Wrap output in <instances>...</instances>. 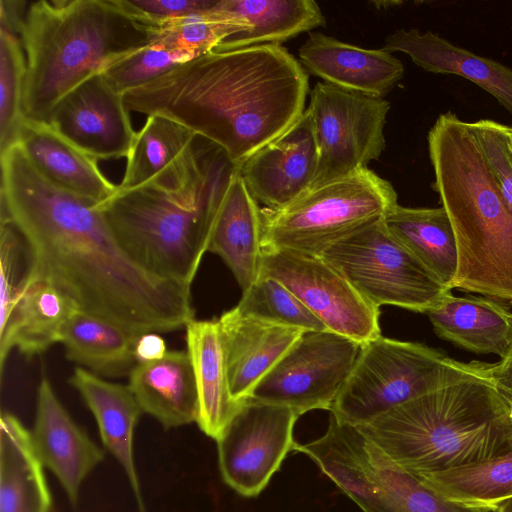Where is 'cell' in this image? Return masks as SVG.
I'll list each match as a JSON object with an SVG mask.
<instances>
[{
	"label": "cell",
	"instance_id": "1",
	"mask_svg": "<svg viewBox=\"0 0 512 512\" xmlns=\"http://www.w3.org/2000/svg\"><path fill=\"white\" fill-rule=\"evenodd\" d=\"M0 155L1 221L21 235L29 277L134 335L175 331L194 319L191 285L139 265L95 202L45 179L18 143Z\"/></svg>",
	"mask_w": 512,
	"mask_h": 512
},
{
	"label": "cell",
	"instance_id": "2",
	"mask_svg": "<svg viewBox=\"0 0 512 512\" xmlns=\"http://www.w3.org/2000/svg\"><path fill=\"white\" fill-rule=\"evenodd\" d=\"M308 74L281 45L213 49L123 94L129 111L161 115L220 146L239 169L303 114Z\"/></svg>",
	"mask_w": 512,
	"mask_h": 512
},
{
	"label": "cell",
	"instance_id": "3",
	"mask_svg": "<svg viewBox=\"0 0 512 512\" xmlns=\"http://www.w3.org/2000/svg\"><path fill=\"white\" fill-rule=\"evenodd\" d=\"M237 169L220 146L196 134L150 180L132 189H118L97 208L139 265L191 285Z\"/></svg>",
	"mask_w": 512,
	"mask_h": 512
},
{
	"label": "cell",
	"instance_id": "4",
	"mask_svg": "<svg viewBox=\"0 0 512 512\" xmlns=\"http://www.w3.org/2000/svg\"><path fill=\"white\" fill-rule=\"evenodd\" d=\"M417 477L475 464L512 450V403L490 373L464 378L355 426Z\"/></svg>",
	"mask_w": 512,
	"mask_h": 512
},
{
	"label": "cell",
	"instance_id": "5",
	"mask_svg": "<svg viewBox=\"0 0 512 512\" xmlns=\"http://www.w3.org/2000/svg\"><path fill=\"white\" fill-rule=\"evenodd\" d=\"M437 192L455 236L452 289L512 305V211L478 144L471 122L446 112L428 133Z\"/></svg>",
	"mask_w": 512,
	"mask_h": 512
},
{
	"label": "cell",
	"instance_id": "6",
	"mask_svg": "<svg viewBox=\"0 0 512 512\" xmlns=\"http://www.w3.org/2000/svg\"><path fill=\"white\" fill-rule=\"evenodd\" d=\"M26 56L23 114L47 123L68 92L109 64L154 39V26L123 0L31 2L20 29Z\"/></svg>",
	"mask_w": 512,
	"mask_h": 512
},
{
	"label": "cell",
	"instance_id": "7",
	"mask_svg": "<svg viewBox=\"0 0 512 512\" xmlns=\"http://www.w3.org/2000/svg\"><path fill=\"white\" fill-rule=\"evenodd\" d=\"M489 374V363H463L417 342L383 337L362 344L329 412L353 426L446 384Z\"/></svg>",
	"mask_w": 512,
	"mask_h": 512
},
{
	"label": "cell",
	"instance_id": "8",
	"mask_svg": "<svg viewBox=\"0 0 512 512\" xmlns=\"http://www.w3.org/2000/svg\"><path fill=\"white\" fill-rule=\"evenodd\" d=\"M397 204L392 184L363 168L310 188L283 208L262 209L263 248L320 257Z\"/></svg>",
	"mask_w": 512,
	"mask_h": 512
},
{
	"label": "cell",
	"instance_id": "9",
	"mask_svg": "<svg viewBox=\"0 0 512 512\" xmlns=\"http://www.w3.org/2000/svg\"><path fill=\"white\" fill-rule=\"evenodd\" d=\"M294 452L307 455L363 512H491L449 500L390 460L355 426L330 414L326 432Z\"/></svg>",
	"mask_w": 512,
	"mask_h": 512
},
{
	"label": "cell",
	"instance_id": "10",
	"mask_svg": "<svg viewBox=\"0 0 512 512\" xmlns=\"http://www.w3.org/2000/svg\"><path fill=\"white\" fill-rule=\"evenodd\" d=\"M320 257L376 307L427 313L452 290L414 256L383 219L338 241Z\"/></svg>",
	"mask_w": 512,
	"mask_h": 512
},
{
	"label": "cell",
	"instance_id": "11",
	"mask_svg": "<svg viewBox=\"0 0 512 512\" xmlns=\"http://www.w3.org/2000/svg\"><path fill=\"white\" fill-rule=\"evenodd\" d=\"M390 104L384 98L318 82L310 92L309 114L318 152L311 188L367 168L385 148Z\"/></svg>",
	"mask_w": 512,
	"mask_h": 512
},
{
	"label": "cell",
	"instance_id": "12",
	"mask_svg": "<svg viewBox=\"0 0 512 512\" xmlns=\"http://www.w3.org/2000/svg\"><path fill=\"white\" fill-rule=\"evenodd\" d=\"M330 330L305 332L255 386L247 400L288 407L299 416L330 410L361 350Z\"/></svg>",
	"mask_w": 512,
	"mask_h": 512
},
{
	"label": "cell",
	"instance_id": "13",
	"mask_svg": "<svg viewBox=\"0 0 512 512\" xmlns=\"http://www.w3.org/2000/svg\"><path fill=\"white\" fill-rule=\"evenodd\" d=\"M261 275L281 282L328 330L361 345L381 335L379 308L322 257L263 248Z\"/></svg>",
	"mask_w": 512,
	"mask_h": 512
},
{
	"label": "cell",
	"instance_id": "14",
	"mask_svg": "<svg viewBox=\"0 0 512 512\" xmlns=\"http://www.w3.org/2000/svg\"><path fill=\"white\" fill-rule=\"evenodd\" d=\"M298 418L288 407L243 401L216 440L225 484L243 497L258 496L293 451Z\"/></svg>",
	"mask_w": 512,
	"mask_h": 512
},
{
	"label": "cell",
	"instance_id": "15",
	"mask_svg": "<svg viewBox=\"0 0 512 512\" xmlns=\"http://www.w3.org/2000/svg\"><path fill=\"white\" fill-rule=\"evenodd\" d=\"M47 123L97 161L126 157L136 135L123 95L101 73L91 75L62 97Z\"/></svg>",
	"mask_w": 512,
	"mask_h": 512
},
{
	"label": "cell",
	"instance_id": "16",
	"mask_svg": "<svg viewBox=\"0 0 512 512\" xmlns=\"http://www.w3.org/2000/svg\"><path fill=\"white\" fill-rule=\"evenodd\" d=\"M318 152L308 112L238 169L251 194L265 209L285 207L308 191L314 181Z\"/></svg>",
	"mask_w": 512,
	"mask_h": 512
},
{
	"label": "cell",
	"instance_id": "17",
	"mask_svg": "<svg viewBox=\"0 0 512 512\" xmlns=\"http://www.w3.org/2000/svg\"><path fill=\"white\" fill-rule=\"evenodd\" d=\"M31 436L40 461L75 506L83 482L104 460L105 452L73 420L45 378L37 390Z\"/></svg>",
	"mask_w": 512,
	"mask_h": 512
},
{
	"label": "cell",
	"instance_id": "18",
	"mask_svg": "<svg viewBox=\"0 0 512 512\" xmlns=\"http://www.w3.org/2000/svg\"><path fill=\"white\" fill-rule=\"evenodd\" d=\"M224 345L230 391L238 402L306 332L241 314L235 307L218 319Z\"/></svg>",
	"mask_w": 512,
	"mask_h": 512
},
{
	"label": "cell",
	"instance_id": "19",
	"mask_svg": "<svg viewBox=\"0 0 512 512\" xmlns=\"http://www.w3.org/2000/svg\"><path fill=\"white\" fill-rule=\"evenodd\" d=\"M299 58L328 84L383 98L402 79L404 66L382 48L366 49L320 32H310Z\"/></svg>",
	"mask_w": 512,
	"mask_h": 512
},
{
	"label": "cell",
	"instance_id": "20",
	"mask_svg": "<svg viewBox=\"0 0 512 512\" xmlns=\"http://www.w3.org/2000/svg\"><path fill=\"white\" fill-rule=\"evenodd\" d=\"M69 382L92 412L103 446L125 472L139 512H147L133 451L134 431L143 413L135 396L128 385L104 380L80 366Z\"/></svg>",
	"mask_w": 512,
	"mask_h": 512
},
{
	"label": "cell",
	"instance_id": "21",
	"mask_svg": "<svg viewBox=\"0 0 512 512\" xmlns=\"http://www.w3.org/2000/svg\"><path fill=\"white\" fill-rule=\"evenodd\" d=\"M17 143L35 169L52 184L95 202L111 198L118 190L101 172L97 160L56 132L48 123L26 119Z\"/></svg>",
	"mask_w": 512,
	"mask_h": 512
},
{
	"label": "cell",
	"instance_id": "22",
	"mask_svg": "<svg viewBox=\"0 0 512 512\" xmlns=\"http://www.w3.org/2000/svg\"><path fill=\"white\" fill-rule=\"evenodd\" d=\"M383 50L402 52L422 69L466 78L491 94L512 114V70L507 66L453 45L441 36L417 29L389 34Z\"/></svg>",
	"mask_w": 512,
	"mask_h": 512
},
{
	"label": "cell",
	"instance_id": "23",
	"mask_svg": "<svg viewBox=\"0 0 512 512\" xmlns=\"http://www.w3.org/2000/svg\"><path fill=\"white\" fill-rule=\"evenodd\" d=\"M208 251L224 261L242 291L259 279L263 257L262 209L247 190L238 169L214 221Z\"/></svg>",
	"mask_w": 512,
	"mask_h": 512
},
{
	"label": "cell",
	"instance_id": "24",
	"mask_svg": "<svg viewBox=\"0 0 512 512\" xmlns=\"http://www.w3.org/2000/svg\"><path fill=\"white\" fill-rule=\"evenodd\" d=\"M128 386L143 413L164 429L197 421L198 394L187 351L168 350L160 360L138 363L129 374Z\"/></svg>",
	"mask_w": 512,
	"mask_h": 512
},
{
	"label": "cell",
	"instance_id": "25",
	"mask_svg": "<svg viewBox=\"0 0 512 512\" xmlns=\"http://www.w3.org/2000/svg\"><path fill=\"white\" fill-rule=\"evenodd\" d=\"M77 311L54 286L28 276L8 320L0 327L1 371L13 349L31 358L59 342L64 325Z\"/></svg>",
	"mask_w": 512,
	"mask_h": 512
},
{
	"label": "cell",
	"instance_id": "26",
	"mask_svg": "<svg viewBox=\"0 0 512 512\" xmlns=\"http://www.w3.org/2000/svg\"><path fill=\"white\" fill-rule=\"evenodd\" d=\"M426 314L439 338L469 352L503 358L512 343V312L496 300L449 292Z\"/></svg>",
	"mask_w": 512,
	"mask_h": 512
},
{
	"label": "cell",
	"instance_id": "27",
	"mask_svg": "<svg viewBox=\"0 0 512 512\" xmlns=\"http://www.w3.org/2000/svg\"><path fill=\"white\" fill-rule=\"evenodd\" d=\"M185 329L198 394L196 423L216 441L242 402L236 401L230 391L218 320L193 319Z\"/></svg>",
	"mask_w": 512,
	"mask_h": 512
},
{
	"label": "cell",
	"instance_id": "28",
	"mask_svg": "<svg viewBox=\"0 0 512 512\" xmlns=\"http://www.w3.org/2000/svg\"><path fill=\"white\" fill-rule=\"evenodd\" d=\"M31 430L12 413L0 421V512H51L52 495Z\"/></svg>",
	"mask_w": 512,
	"mask_h": 512
},
{
	"label": "cell",
	"instance_id": "29",
	"mask_svg": "<svg viewBox=\"0 0 512 512\" xmlns=\"http://www.w3.org/2000/svg\"><path fill=\"white\" fill-rule=\"evenodd\" d=\"M213 9L243 19L247 24L246 30L227 37L216 50L281 45L325 25V17L313 0H220Z\"/></svg>",
	"mask_w": 512,
	"mask_h": 512
},
{
	"label": "cell",
	"instance_id": "30",
	"mask_svg": "<svg viewBox=\"0 0 512 512\" xmlns=\"http://www.w3.org/2000/svg\"><path fill=\"white\" fill-rule=\"evenodd\" d=\"M137 335L102 318L77 311L64 325L59 342L67 359L101 377L130 374L137 365Z\"/></svg>",
	"mask_w": 512,
	"mask_h": 512
},
{
	"label": "cell",
	"instance_id": "31",
	"mask_svg": "<svg viewBox=\"0 0 512 512\" xmlns=\"http://www.w3.org/2000/svg\"><path fill=\"white\" fill-rule=\"evenodd\" d=\"M387 229L446 287L451 288L458 264L450 219L438 208H409L397 204L383 219Z\"/></svg>",
	"mask_w": 512,
	"mask_h": 512
},
{
	"label": "cell",
	"instance_id": "32",
	"mask_svg": "<svg viewBox=\"0 0 512 512\" xmlns=\"http://www.w3.org/2000/svg\"><path fill=\"white\" fill-rule=\"evenodd\" d=\"M418 478L449 500L493 512L512 498V450L475 464Z\"/></svg>",
	"mask_w": 512,
	"mask_h": 512
},
{
	"label": "cell",
	"instance_id": "33",
	"mask_svg": "<svg viewBox=\"0 0 512 512\" xmlns=\"http://www.w3.org/2000/svg\"><path fill=\"white\" fill-rule=\"evenodd\" d=\"M196 136L186 126L161 115L147 116L136 132L119 190L135 188L150 180L176 159Z\"/></svg>",
	"mask_w": 512,
	"mask_h": 512
},
{
	"label": "cell",
	"instance_id": "34",
	"mask_svg": "<svg viewBox=\"0 0 512 512\" xmlns=\"http://www.w3.org/2000/svg\"><path fill=\"white\" fill-rule=\"evenodd\" d=\"M246 29L245 20L211 8L154 26L152 43L196 58L213 50L227 37Z\"/></svg>",
	"mask_w": 512,
	"mask_h": 512
},
{
	"label": "cell",
	"instance_id": "35",
	"mask_svg": "<svg viewBox=\"0 0 512 512\" xmlns=\"http://www.w3.org/2000/svg\"><path fill=\"white\" fill-rule=\"evenodd\" d=\"M235 308L243 315L300 328L325 331L327 327L278 280L261 275L247 290Z\"/></svg>",
	"mask_w": 512,
	"mask_h": 512
},
{
	"label": "cell",
	"instance_id": "36",
	"mask_svg": "<svg viewBox=\"0 0 512 512\" xmlns=\"http://www.w3.org/2000/svg\"><path fill=\"white\" fill-rule=\"evenodd\" d=\"M26 56L20 36L0 28V153L17 142L24 120Z\"/></svg>",
	"mask_w": 512,
	"mask_h": 512
},
{
	"label": "cell",
	"instance_id": "37",
	"mask_svg": "<svg viewBox=\"0 0 512 512\" xmlns=\"http://www.w3.org/2000/svg\"><path fill=\"white\" fill-rule=\"evenodd\" d=\"M191 59L187 53L151 43L109 64L101 74L123 95Z\"/></svg>",
	"mask_w": 512,
	"mask_h": 512
},
{
	"label": "cell",
	"instance_id": "38",
	"mask_svg": "<svg viewBox=\"0 0 512 512\" xmlns=\"http://www.w3.org/2000/svg\"><path fill=\"white\" fill-rule=\"evenodd\" d=\"M0 263V327H2L8 320L30 272L25 243L18 230L9 221H1Z\"/></svg>",
	"mask_w": 512,
	"mask_h": 512
},
{
	"label": "cell",
	"instance_id": "39",
	"mask_svg": "<svg viewBox=\"0 0 512 512\" xmlns=\"http://www.w3.org/2000/svg\"><path fill=\"white\" fill-rule=\"evenodd\" d=\"M478 144L512 211V138L509 126L489 119L471 123Z\"/></svg>",
	"mask_w": 512,
	"mask_h": 512
},
{
	"label": "cell",
	"instance_id": "40",
	"mask_svg": "<svg viewBox=\"0 0 512 512\" xmlns=\"http://www.w3.org/2000/svg\"><path fill=\"white\" fill-rule=\"evenodd\" d=\"M141 22L158 26L164 22L211 9L214 0H123Z\"/></svg>",
	"mask_w": 512,
	"mask_h": 512
},
{
	"label": "cell",
	"instance_id": "41",
	"mask_svg": "<svg viewBox=\"0 0 512 512\" xmlns=\"http://www.w3.org/2000/svg\"><path fill=\"white\" fill-rule=\"evenodd\" d=\"M167 352L166 343L159 333H144L135 339L134 356L137 364L160 360Z\"/></svg>",
	"mask_w": 512,
	"mask_h": 512
},
{
	"label": "cell",
	"instance_id": "42",
	"mask_svg": "<svg viewBox=\"0 0 512 512\" xmlns=\"http://www.w3.org/2000/svg\"><path fill=\"white\" fill-rule=\"evenodd\" d=\"M31 2L1 0L0 28L7 29L20 36V29Z\"/></svg>",
	"mask_w": 512,
	"mask_h": 512
},
{
	"label": "cell",
	"instance_id": "43",
	"mask_svg": "<svg viewBox=\"0 0 512 512\" xmlns=\"http://www.w3.org/2000/svg\"><path fill=\"white\" fill-rule=\"evenodd\" d=\"M489 373L498 389L512 401V343L503 358L489 363Z\"/></svg>",
	"mask_w": 512,
	"mask_h": 512
},
{
	"label": "cell",
	"instance_id": "44",
	"mask_svg": "<svg viewBox=\"0 0 512 512\" xmlns=\"http://www.w3.org/2000/svg\"><path fill=\"white\" fill-rule=\"evenodd\" d=\"M493 512H512V498L500 504Z\"/></svg>",
	"mask_w": 512,
	"mask_h": 512
},
{
	"label": "cell",
	"instance_id": "45",
	"mask_svg": "<svg viewBox=\"0 0 512 512\" xmlns=\"http://www.w3.org/2000/svg\"><path fill=\"white\" fill-rule=\"evenodd\" d=\"M509 130H510V134H511V138H512V126H509Z\"/></svg>",
	"mask_w": 512,
	"mask_h": 512
},
{
	"label": "cell",
	"instance_id": "46",
	"mask_svg": "<svg viewBox=\"0 0 512 512\" xmlns=\"http://www.w3.org/2000/svg\"><path fill=\"white\" fill-rule=\"evenodd\" d=\"M510 401H511V400H510ZM511 403H512V401H511Z\"/></svg>",
	"mask_w": 512,
	"mask_h": 512
}]
</instances>
